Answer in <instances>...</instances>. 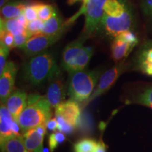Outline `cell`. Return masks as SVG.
Masks as SVG:
<instances>
[{"instance_id": "obj_4", "label": "cell", "mask_w": 152, "mask_h": 152, "mask_svg": "<svg viewBox=\"0 0 152 152\" xmlns=\"http://www.w3.org/2000/svg\"><path fill=\"white\" fill-rule=\"evenodd\" d=\"M69 73L68 96L77 103L85 102L90 97L97 83L99 72L84 69Z\"/></svg>"}, {"instance_id": "obj_7", "label": "cell", "mask_w": 152, "mask_h": 152, "mask_svg": "<svg viewBox=\"0 0 152 152\" xmlns=\"http://www.w3.org/2000/svg\"><path fill=\"white\" fill-rule=\"evenodd\" d=\"M63 33L56 35H46L44 33H37L31 35L23 46L20 47L24 54L29 56L45 52L47 49L52 46L60 39Z\"/></svg>"}, {"instance_id": "obj_20", "label": "cell", "mask_w": 152, "mask_h": 152, "mask_svg": "<svg viewBox=\"0 0 152 152\" xmlns=\"http://www.w3.org/2000/svg\"><path fill=\"white\" fill-rule=\"evenodd\" d=\"M65 26V23L64 24L61 18L57 13L52 18L44 21L43 28L41 33L46 35H56L63 33Z\"/></svg>"}, {"instance_id": "obj_6", "label": "cell", "mask_w": 152, "mask_h": 152, "mask_svg": "<svg viewBox=\"0 0 152 152\" xmlns=\"http://www.w3.org/2000/svg\"><path fill=\"white\" fill-rule=\"evenodd\" d=\"M83 42L81 39L73 42L64 49L61 66L68 73L84 70L92 58L93 49L85 47Z\"/></svg>"}, {"instance_id": "obj_5", "label": "cell", "mask_w": 152, "mask_h": 152, "mask_svg": "<svg viewBox=\"0 0 152 152\" xmlns=\"http://www.w3.org/2000/svg\"><path fill=\"white\" fill-rule=\"evenodd\" d=\"M106 1L107 0H86L83 1L79 11L68 19L65 25L70 26L82 14L84 15L85 18V26L83 32V38L81 39L83 41L97 30L103 17L104 5Z\"/></svg>"}, {"instance_id": "obj_33", "label": "cell", "mask_w": 152, "mask_h": 152, "mask_svg": "<svg viewBox=\"0 0 152 152\" xmlns=\"http://www.w3.org/2000/svg\"><path fill=\"white\" fill-rule=\"evenodd\" d=\"M47 128L51 131L58 130V122L56 118H50L47 123Z\"/></svg>"}, {"instance_id": "obj_30", "label": "cell", "mask_w": 152, "mask_h": 152, "mask_svg": "<svg viewBox=\"0 0 152 152\" xmlns=\"http://www.w3.org/2000/svg\"><path fill=\"white\" fill-rule=\"evenodd\" d=\"M139 102L152 109V87L146 90L140 96Z\"/></svg>"}, {"instance_id": "obj_2", "label": "cell", "mask_w": 152, "mask_h": 152, "mask_svg": "<svg viewBox=\"0 0 152 152\" xmlns=\"http://www.w3.org/2000/svg\"><path fill=\"white\" fill-rule=\"evenodd\" d=\"M52 106L47 97L38 94L28 97L27 106L18 118V123L22 132L39 125H47L52 117Z\"/></svg>"}, {"instance_id": "obj_32", "label": "cell", "mask_w": 152, "mask_h": 152, "mask_svg": "<svg viewBox=\"0 0 152 152\" xmlns=\"http://www.w3.org/2000/svg\"><path fill=\"white\" fill-rule=\"evenodd\" d=\"M142 9L144 14H152V0H142Z\"/></svg>"}, {"instance_id": "obj_31", "label": "cell", "mask_w": 152, "mask_h": 152, "mask_svg": "<svg viewBox=\"0 0 152 152\" xmlns=\"http://www.w3.org/2000/svg\"><path fill=\"white\" fill-rule=\"evenodd\" d=\"M29 33L26 32V33L20 34V35H15V40H14V47H18V48H20L23 45L26 43V42L28 40V39L30 37Z\"/></svg>"}, {"instance_id": "obj_29", "label": "cell", "mask_w": 152, "mask_h": 152, "mask_svg": "<svg viewBox=\"0 0 152 152\" xmlns=\"http://www.w3.org/2000/svg\"><path fill=\"white\" fill-rule=\"evenodd\" d=\"M24 16L27 19L28 22L32 21V20H35V19L38 18L37 12L36 11L35 4H27L26 5V8H25L23 11Z\"/></svg>"}, {"instance_id": "obj_24", "label": "cell", "mask_w": 152, "mask_h": 152, "mask_svg": "<svg viewBox=\"0 0 152 152\" xmlns=\"http://www.w3.org/2000/svg\"><path fill=\"white\" fill-rule=\"evenodd\" d=\"M44 25V21L39 18H36L32 21L28 22L27 26V30L30 35H35V34L40 33L42 30Z\"/></svg>"}, {"instance_id": "obj_15", "label": "cell", "mask_w": 152, "mask_h": 152, "mask_svg": "<svg viewBox=\"0 0 152 152\" xmlns=\"http://www.w3.org/2000/svg\"><path fill=\"white\" fill-rule=\"evenodd\" d=\"M28 21L23 14L16 18L4 19L1 18V30L11 32L14 36L27 32Z\"/></svg>"}, {"instance_id": "obj_27", "label": "cell", "mask_w": 152, "mask_h": 152, "mask_svg": "<svg viewBox=\"0 0 152 152\" xmlns=\"http://www.w3.org/2000/svg\"><path fill=\"white\" fill-rule=\"evenodd\" d=\"M56 118L58 122V131L59 132L65 133V134H71L75 128L71 125L68 124L65 120L62 118L61 116L56 115Z\"/></svg>"}, {"instance_id": "obj_35", "label": "cell", "mask_w": 152, "mask_h": 152, "mask_svg": "<svg viewBox=\"0 0 152 152\" xmlns=\"http://www.w3.org/2000/svg\"><path fill=\"white\" fill-rule=\"evenodd\" d=\"M80 1H82L83 2V1H86V0H67V4L68 5H73L74 4H75L76 2Z\"/></svg>"}, {"instance_id": "obj_3", "label": "cell", "mask_w": 152, "mask_h": 152, "mask_svg": "<svg viewBox=\"0 0 152 152\" xmlns=\"http://www.w3.org/2000/svg\"><path fill=\"white\" fill-rule=\"evenodd\" d=\"M58 75H60V70L54 56L48 52L33 56L23 68L25 80L35 85L41 84Z\"/></svg>"}, {"instance_id": "obj_22", "label": "cell", "mask_w": 152, "mask_h": 152, "mask_svg": "<svg viewBox=\"0 0 152 152\" xmlns=\"http://www.w3.org/2000/svg\"><path fill=\"white\" fill-rule=\"evenodd\" d=\"M97 142L92 139H82L74 144L75 152H94Z\"/></svg>"}, {"instance_id": "obj_23", "label": "cell", "mask_w": 152, "mask_h": 152, "mask_svg": "<svg viewBox=\"0 0 152 152\" xmlns=\"http://www.w3.org/2000/svg\"><path fill=\"white\" fill-rule=\"evenodd\" d=\"M66 136L61 132H54L49 137V147L51 152H53L57 147L65 141Z\"/></svg>"}, {"instance_id": "obj_9", "label": "cell", "mask_w": 152, "mask_h": 152, "mask_svg": "<svg viewBox=\"0 0 152 152\" xmlns=\"http://www.w3.org/2000/svg\"><path fill=\"white\" fill-rule=\"evenodd\" d=\"M123 70V67L122 64H118V65L115 66L111 69L106 71L100 77L97 87L95 89L90 97L85 102V105H87V104L90 103L91 101L98 97L103 93L107 92L113 86V85L115 83L117 79L118 78V77L122 73Z\"/></svg>"}, {"instance_id": "obj_11", "label": "cell", "mask_w": 152, "mask_h": 152, "mask_svg": "<svg viewBox=\"0 0 152 152\" xmlns=\"http://www.w3.org/2000/svg\"><path fill=\"white\" fill-rule=\"evenodd\" d=\"M80 114L78 103L72 99L62 102L55 108V115L61 116L74 128H76L79 124Z\"/></svg>"}, {"instance_id": "obj_26", "label": "cell", "mask_w": 152, "mask_h": 152, "mask_svg": "<svg viewBox=\"0 0 152 152\" xmlns=\"http://www.w3.org/2000/svg\"><path fill=\"white\" fill-rule=\"evenodd\" d=\"M10 48L0 43V73H2L7 65V59L10 52Z\"/></svg>"}, {"instance_id": "obj_8", "label": "cell", "mask_w": 152, "mask_h": 152, "mask_svg": "<svg viewBox=\"0 0 152 152\" xmlns=\"http://www.w3.org/2000/svg\"><path fill=\"white\" fill-rule=\"evenodd\" d=\"M17 66L14 62L7 63L4 69L0 75V99L4 104L11 93L14 92Z\"/></svg>"}, {"instance_id": "obj_34", "label": "cell", "mask_w": 152, "mask_h": 152, "mask_svg": "<svg viewBox=\"0 0 152 152\" xmlns=\"http://www.w3.org/2000/svg\"><path fill=\"white\" fill-rule=\"evenodd\" d=\"M106 149H107V147H106V144L101 140L96 144V149H95L94 152H106Z\"/></svg>"}, {"instance_id": "obj_36", "label": "cell", "mask_w": 152, "mask_h": 152, "mask_svg": "<svg viewBox=\"0 0 152 152\" xmlns=\"http://www.w3.org/2000/svg\"><path fill=\"white\" fill-rule=\"evenodd\" d=\"M8 2H10V0H0V7L1 8Z\"/></svg>"}, {"instance_id": "obj_19", "label": "cell", "mask_w": 152, "mask_h": 152, "mask_svg": "<svg viewBox=\"0 0 152 152\" xmlns=\"http://www.w3.org/2000/svg\"><path fill=\"white\" fill-rule=\"evenodd\" d=\"M139 68L142 73L152 75V44L144 47L138 58Z\"/></svg>"}, {"instance_id": "obj_25", "label": "cell", "mask_w": 152, "mask_h": 152, "mask_svg": "<svg viewBox=\"0 0 152 152\" xmlns=\"http://www.w3.org/2000/svg\"><path fill=\"white\" fill-rule=\"evenodd\" d=\"M1 43L4 44L9 48L12 49L14 47L15 37L11 32L6 30H1Z\"/></svg>"}, {"instance_id": "obj_17", "label": "cell", "mask_w": 152, "mask_h": 152, "mask_svg": "<svg viewBox=\"0 0 152 152\" xmlns=\"http://www.w3.org/2000/svg\"><path fill=\"white\" fill-rule=\"evenodd\" d=\"M1 144V152H29L25 145L23 135H14L11 137Z\"/></svg>"}, {"instance_id": "obj_21", "label": "cell", "mask_w": 152, "mask_h": 152, "mask_svg": "<svg viewBox=\"0 0 152 152\" xmlns=\"http://www.w3.org/2000/svg\"><path fill=\"white\" fill-rule=\"evenodd\" d=\"M37 12L38 18L42 21L48 20L57 14L55 9L52 5L44 3H34Z\"/></svg>"}, {"instance_id": "obj_16", "label": "cell", "mask_w": 152, "mask_h": 152, "mask_svg": "<svg viewBox=\"0 0 152 152\" xmlns=\"http://www.w3.org/2000/svg\"><path fill=\"white\" fill-rule=\"evenodd\" d=\"M134 47L117 36L114 37L113 42L111 44V58L115 62L121 61L128 56Z\"/></svg>"}, {"instance_id": "obj_13", "label": "cell", "mask_w": 152, "mask_h": 152, "mask_svg": "<svg viewBox=\"0 0 152 152\" xmlns=\"http://www.w3.org/2000/svg\"><path fill=\"white\" fill-rule=\"evenodd\" d=\"M46 97L52 107L54 109L64 102L66 98L65 85L60 75L50 80Z\"/></svg>"}, {"instance_id": "obj_1", "label": "cell", "mask_w": 152, "mask_h": 152, "mask_svg": "<svg viewBox=\"0 0 152 152\" xmlns=\"http://www.w3.org/2000/svg\"><path fill=\"white\" fill-rule=\"evenodd\" d=\"M104 11L100 25L106 35L115 37L130 30L132 17L122 0H107Z\"/></svg>"}, {"instance_id": "obj_10", "label": "cell", "mask_w": 152, "mask_h": 152, "mask_svg": "<svg viewBox=\"0 0 152 152\" xmlns=\"http://www.w3.org/2000/svg\"><path fill=\"white\" fill-rule=\"evenodd\" d=\"M20 126L4 104L0 108V142L14 135H20Z\"/></svg>"}, {"instance_id": "obj_12", "label": "cell", "mask_w": 152, "mask_h": 152, "mask_svg": "<svg viewBox=\"0 0 152 152\" xmlns=\"http://www.w3.org/2000/svg\"><path fill=\"white\" fill-rule=\"evenodd\" d=\"M47 125L31 128L23 134L24 143L29 152H42L44 137L47 132Z\"/></svg>"}, {"instance_id": "obj_28", "label": "cell", "mask_w": 152, "mask_h": 152, "mask_svg": "<svg viewBox=\"0 0 152 152\" xmlns=\"http://www.w3.org/2000/svg\"><path fill=\"white\" fill-rule=\"evenodd\" d=\"M118 37L121 38V39L126 42L129 43L133 47H135L138 42V39L136 35L130 30H128V31H125L124 33L120 34L119 35H118Z\"/></svg>"}, {"instance_id": "obj_18", "label": "cell", "mask_w": 152, "mask_h": 152, "mask_svg": "<svg viewBox=\"0 0 152 152\" xmlns=\"http://www.w3.org/2000/svg\"><path fill=\"white\" fill-rule=\"evenodd\" d=\"M27 4L20 1H10L1 8V18L4 19L16 18L23 14Z\"/></svg>"}, {"instance_id": "obj_14", "label": "cell", "mask_w": 152, "mask_h": 152, "mask_svg": "<svg viewBox=\"0 0 152 152\" xmlns=\"http://www.w3.org/2000/svg\"><path fill=\"white\" fill-rule=\"evenodd\" d=\"M28 97L26 92L17 90L11 93L4 103L13 118L17 122L20 115L27 106Z\"/></svg>"}]
</instances>
